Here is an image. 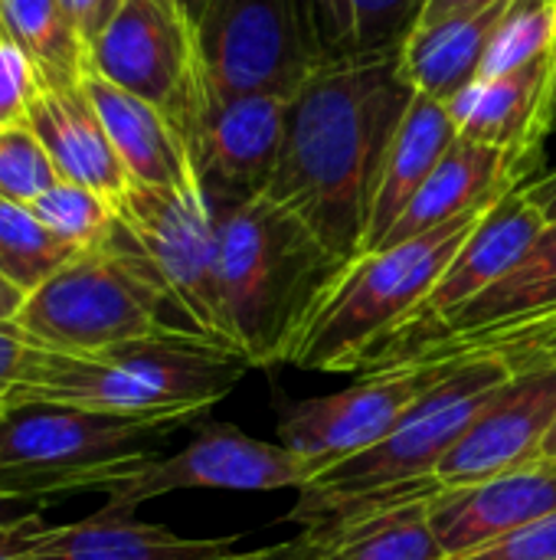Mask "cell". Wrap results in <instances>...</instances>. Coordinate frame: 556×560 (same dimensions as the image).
Returning a JSON list of instances; mask_svg holds the SVG:
<instances>
[{"instance_id":"6","label":"cell","mask_w":556,"mask_h":560,"mask_svg":"<svg viewBox=\"0 0 556 560\" xmlns=\"http://www.w3.org/2000/svg\"><path fill=\"white\" fill-rule=\"evenodd\" d=\"M164 308H174L167 289L118 223L105 246L75 253L33 289L13 325L46 351H98L170 328Z\"/></svg>"},{"instance_id":"24","label":"cell","mask_w":556,"mask_h":560,"mask_svg":"<svg viewBox=\"0 0 556 560\" xmlns=\"http://www.w3.org/2000/svg\"><path fill=\"white\" fill-rule=\"evenodd\" d=\"M505 7L456 13L439 20H419L400 49V69L413 92L449 105L459 92H465L485 66L495 30L505 16Z\"/></svg>"},{"instance_id":"1","label":"cell","mask_w":556,"mask_h":560,"mask_svg":"<svg viewBox=\"0 0 556 560\" xmlns=\"http://www.w3.org/2000/svg\"><path fill=\"white\" fill-rule=\"evenodd\" d=\"M400 59L328 66L285 108L265 197L295 213L341 262L364 253L387 148L413 102Z\"/></svg>"},{"instance_id":"43","label":"cell","mask_w":556,"mask_h":560,"mask_svg":"<svg viewBox=\"0 0 556 560\" xmlns=\"http://www.w3.org/2000/svg\"><path fill=\"white\" fill-rule=\"evenodd\" d=\"M541 456H551V459H556V417H554V427L547 430L544 446H541Z\"/></svg>"},{"instance_id":"32","label":"cell","mask_w":556,"mask_h":560,"mask_svg":"<svg viewBox=\"0 0 556 560\" xmlns=\"http://www.w3.org/2000/svg\"><path fill=\"white\" fill-rule=\"evenodd\" d=\"M59 180L43 141L26 121L0 128V200L33 207Z\"/></svg>"},{"instance_id":"35","label":"cell","mask_w":556,"mask_h":560,"mask_svg":"<svg viewBox=\"0 0 556 560\" xmlns=\"http://www.w3.org/2000/svg\"><path fill=\"white\" fill-rule=\"evenodd\" d=\"M56 3L62 7V13L69 16V23L75 26V33L92 49V43L102 36V30L111 23V16L121 10L125 0H56Z\"/></svg>"},{"instance_id":"7","label":"cell","mask_w":556,"mask_h":560,"mask_svg":"<svg viewBox=\"0 0 556 560\" xmlns=\"http://www.w3.org/2000/svg\"><path fill=\"white\" fill-rule=\"evenodd\" d=\"M174 430L164 420L108 417L72 407H16L0 417V502L59 492H105L144 443Z\"/></svg>"},{"instance_id":"36","label":"cell","mask_w":556,"mask_h":560,"mask_svg":"<svg viewBox=\"0 0 556 560\" xmlns=\"http://www.w3.org/2000/svg\"><path fill=\"white\" fill-rule=\"evenodd\" d=\"M29 351H33V345L23 338V331L13 322L0 325V407L7 400V394L13 390V384L20 381V374L29 361Z\"/></svg>"},{"instance_id":"16","label":"cell","mask_w":556,"mask_h":560,"mask_svg":"<svg viewBox=\"0 0 556 560\" xmlns=\"http://www.w3.org/2000/svg\"><path fill=\"white\" fill-rule=\"evenodd\" d=\"M554 52L505 75L475 79L446 108L462 138L508 151L528 180L537 177L551 131Z\"/></svg>"},{"instance_id":"30","label":"cell","mask_w":556,"mask_h":560,"mask_svg":"<svg viewBox=\"0 0 556 560\" xmlns=\"http://www.w3.org/2000/svg\"><path fill=\"white\" fill-rule=\"evenodd\" d=\"M29 210L43 220V226H49L62 243L75 246L79 253L105 246L118 233L115 200L72 180H56Z\"/></svg>"},{"instance_id":"5","label":"cell","mask_w":556,"mask_h":560,"mask_svg":"<svg viewBox=\"0 0 556 560\" xmlns=\"http://www.w3.org/2000/svg\"><path fill=\"white\" fill-rule=\"evenodd\" d=\"M514 374L492 358H469L452 364L439 381L380 443L318 466L298 489V502L288 522L301 532L324 528L357 509L380 505L419 489H439L436 469L459 443L475 413L505 387Z\"/></svg>"},{"instance_id":"22","label":"cell","mask_w":556,"mask_h":560,"mask_svg":"<svg viewBox=\"0 0 556 560\" xmlns=\"http://www.w3.org/2000/svg\"><path fill=\"white\" fill-rule=\"evenodd\" d=\"M436 492L419 489L305 532L298 538L301 560H446L429 525V499Z\"/></svg>"},{"instance_id":"2","label":"cell","mask_w":556,"mask_h":560,"mask_svg":"<svg viewBox=\"0 0 556 560\" xmlns=\"http://www.w3.org/2000/svg\"><path fill=\"white\" fill-rule=\"evenodd\" d=\"M246 371L249 364L239 354L184 325L98 351H46L33 345L3 410L72 407L180 427L220 404Z\"/></svg>"},{"instance_id":"19","label":"cell","mask_w":556,"mask_h":560,"mask_svg":"<svg viewBox=\"0 0 556 560\" xmlns=\"http://www.w3.org/2000/svg\"><path fill=\"white\" fill-rule=\"evenodd\" d=\"M556 308V226H547V233L534 243V249L514 266L501 282H495L488 292L452 312L449 318L429 322V325H406L397 328L367 361V371H380L390 358L400 351L433 341V338H456V335H475L498 325L537 318Z\"/></svg>"},{"instance_id":"11","label":"cell","mask_w":556,"mask_h":560,"mask_svg":"<svg viewBox=\"0 0 556 560\" xmlns=\"http://www.w3.org/2000/svg\"><path fill=\"white\" fill-rule=\"evenodd\" d=\"M315 463L295 456L279 443H262L236 427L210 423L174 456L154 459L141 453L115 469L105 486V509L134 512L138 505L170 492H282L301 489Z\"/></svg>"},{"instance_id":"21","label":"cell","mask_w":556,"mask_h":560,"mask_svg":"<svg viewBox=\"0 0 556 560\" xmlns=\"http://www.w3.org/2000/svg\"><path fill=\"white\" fill-rule=\"evenodd\" d=\"M43 560H229L242 555L239 535L187 538L131 512L102 509L82 522L43 528L33 545Z\"/></svg>"},{"instance_id":"18","label":"cell","mask_w":556,"mask_h":560,"mask_svg":"<svg viewBox=\"0 0 556 560\" xmlns=\"http://www.w3.org/2000/svg\"><path fill=\"white\" fill-rule=\"evenodd\" d=\"M524 184L528 177L508 151L459 135L380 246H393L459 217L482 213Z\"/></svg>"},{"instance_id":"34","label":"cell","mask_w":556,"mask_h":560,"mask_svg":"<svg viewBox=\"0 0 556 560\" xmlns=\"http://www.w3.org/2000/svg\"><path fill=\"white\" fill-rule=\"evenodd\" d=\"M459 560H556V512Z\"/></svg>"},{"instance_id":"17","label":"cell","mask_w":556,"mask_h":560,"mask_svg":"<svg viewBox=\"0 0 556 560\" xmlns=\"http://www.w3.org/2000/svg\"><path fill=\"white\" fill-rule=\"evenodd\" d=\"M547 233V220L541 210L528 200L524 187L505 194L495 207L482 213L462 249L452 256L449 269L423 302V308L406 318V325H429L439 318H449L482 292H488L495 282H501L521 259L534 249V243Z\"/></svg>"},{"instance_id":"13","label":"cell","mask_w":556,"mask_h":560,"mask_svg":"<svg viewBox=\"0 0 556 560\" xmlns=\"http://www.w3.org/2000/svg\"><path fill=\"white\" fill-rule=\"evenodd\" d=\"M285 108L288 98L279 95L203 98L184 131V144L213 213L269 190L282 151Z\"/></svg>"},{"instance_id":"40","label":"cell","mask_w":556,"mask_h":560,"mask_svg":"<svg viewBox=\"0 0 556 560\" xmlns=\"http://www.w3.org/2000/svg\"><path fill=\"white\" fill-rule=\"evenodd\" d=\"M23 299H26V295L0 276V325H7V322H13V318H16V312H20Z\"/></svg>"},{"instance_id":"33","label":"cell","mask_w":556,"mask_h":560,"mask_svg":"<svg viewBox=\"0 0 556 560\" xmlns=\"http://www.w3.org/2000/svg\"><path fill=\"white\" fill-rule=\"evenodd\" d=\"M43 92L33 66L10 43L0 39V128L13 121H26L29 105Z\"/></svg>"},{"instance_id":"25","label":"cell","mask_w":556,"mask_h":560,"mask_svg":"<svg viewBox=\"0 0 556 560\" xmlns=\"http://www.w3.org/2000/svg\"><path fill=\"white\" fill-rule=\"evenodd\" d=\"M456 138H459V128H456L449 108L442 102L416 92L390 148H387L383 167H380L364 253L377 249L387 240L393 223L403 217V210L419 194V187L429 180V174L436 171V164L442 161V154L452 148Z\"/></svg>"},{"instance_id":"26","label":"cell","mask_w":556,"mask_h":560,"mask_svg":"<svg viewBox=\"0 0 556 560\" xmlns=\"http://www.w3.org/2000/svg\"><path fill=\"white\" fill-rule=\"evenodd\" d=\"M308 10L328 69L397 59L426 0H308Z\"/></svg>"},{"instance_id":"37","label":"cell","mask_w":556,"mask_h":560,"mask_svg":"<svg viewBox=\"0 0 556 560\" xmlns=\"http://www.w3.org/2000/svg\"><path fill=\"white\" fill-rule=\"evenodd\" d=\"M20 502H0V551L29 545L46 525L43 512H16Z\"/></svg>"},{"instance_id":"29","label":"cell","mask_w":556,"mask_h":560,"mask_svg":"<svg viewBox=\"0 0 556 560\" xmlns=\"http://www.w3.org/2000/svg\"><path fill=\"white\" fill-rule=\"evenodd\" d=\"M75 253L29 207L0 200V276L23 295L39 289Z\"/></svg>"},{"instance_id":"15","label":"cell","mask_w":556,"mask_h":560,"mask_svg":"<svg viewBox=\"0 0 556 560\" xmlns=\"http://www.w3.org/2000/svg\"><path fill=\"white\" fill-rule=\"evenodd\" d=\"M551 512H556V459L551 456L475 486L439 489L429 499V525L446 560L465 558Z\"/></svg>"},{"instance_id":"23","label":"cell","mask_w":556,"mask_h":560,"mask_svg":"<svg viewBox=\"0 0 556 560\" xmlns=\"http://www.w3.org/2000/svg\"><path fill=\"white\" fill-rule=\"evenodd\" d=\"M82 89L92 98V105H95V112H98V118H102V125L134 184H147V187L200 184L193 174L187 144L180 141L177 128L157 105L111 85L108 79H102L95 72H88L82 79Z\"/></svg>"},{"instance_id":"3","label":"cell","mask_w":556,"mask_h":560,"mask_svg":"<svg viewBox=\"0 0 556 560\" xmlns=\"http://www.w3.org/2000/svg\"><path fill=\"white\" fill-rule=\"evenodd\" d=\"M216 233L220 299L236 351L249 368L285 364L311 302L344 262L265 194L216 213Z\"/></svg>"},{"instance_id":"9","label":"cell","mask_w":556,"mask_h":560,"mask_svg":"<svg viewBox=\"0 0 556 560\" xmlns=\"http://www.w3.org/2000/svg\"><path fill=\"white\" fill-rule=\"evenodd\" d=\"M197 49L213 98H292L324 69L308 0H210Z\"/></svg>"},{"instance_id":"10","label":"cell","mask_w":556,"mask_h":560,"mask_svg":"<svg viewBox=\"0 0 556 560\" xmlns=\"http://www.w3.org/2000/svg\"><path fill=\"white\" fill-rule=\"evenodd\" d=\"M88 72L157 105L180 141L210 95L197 30L174 0H125L92 43Z\"/></svg>"},{"instance_id":"20","label":"cell","mask_w":556,"mask_h":560,"mask_svg":"<svg viewBox=\"0 0 556 560\" xmlns=\"http://www.w3.org/2000/svg\"><path fill=\"white\" fill-rule=\"evenodd\" d=\"M26 125L43 141L59 180L98 190L115 203L134 184L82 85L43 89L26 112Z\"/></svg>"},{"instance_id":"44","label":"cell","mask_w":556,"mask_h":560,"mask_svg":"<svg viewBox=\"0 0 556 560\" xmlns=\"http://www.w3.org/2000/svg\"><path fill=\"white\" fill-rule=\"evenodd\" d=\"M551 131H556V43H554V95H551Z\"/></svg>"},{"instance_id":"28","label":"cell","mask_w":556,"mask_h":560,"mask_svg":"<svg viewBox=\"0 0 556 560\" xmlns=\"http://www.w3.org/2000/svg\"><path fill=\"white\" fill-rule=\"evenodd\" d=\"M469 358H492L505 364L511 374H534V371H556V308L537 318L498 325L475 335H456V338H433L419 341L397 358H390L383 368L400 364H459ZM380 368V371H383Z\"/></svg>"},{"instance_id":"27","label":"cell","mask_w":556,"mask_h":560,"mask_svg":"<svg viewBox=\"0 0 556 560\" xmlns=\"http://www.w3.org/2000/svg\"><path fill=\"white\" fill-rule=\"evenodd\" d=\"M0 39L33 66L43 89L82 85L88 46L56 0H0Z\"/></svg>"},{"instance_id":"31","label":"cell","mask_w":556,"mask_h":560,"mask_svg":"<svg viewBox=\"0 0 556 560\" xmlns=\"http://www.w3.org/2000/svg\"><path fill=\"white\" fill-rule=\"evenodd\" d=\"M556 43V0H514L508 3L492 49L485 56L482 75H505L511 69H521L541 56H551Z\"/></svg>"},{"instance_id":"41","label":"cell","mask_w":556,"mask_h":560,"mask_svg":"<svg viewBox=\"0 0 556 560\" xmlns=\"http://www.w3.org/2000/svg\"><path fill=\"white\" fill-rule=\"evenodd\" d=\"M177 7H180V13L190 20V26L197 30V23H200V16H203V10H206V3L210 0H174Z\"/></svg>"},{"instance_id":"39","label":"cell","mask_w":556,"mask_h":560,"mask_svg":"<svg viewBox=\"0 0 556 560\" xmlns=\"http://www.w3.org/2000/svg\"><path fill=\"white\" fill-rule=\"evenodd\" d=\"M514 0H426V10L419 20H439V16H456V13H478L492 7H505Z\"/></svg>"},{"instance_id":"14","label":"cell","mask_w":556,"mask_h":560,"mask_svg":"<svg viewBox=\"0 0 556 560\" xmlns=\"http://www.w3.org/2000/svg\"><path fill=\"white\" fill-rule=\"evenodd\" d=\"M556 417V371L514 374L475 413L436 469L439 489L475 486L541 459Z\"/></svg>"},{"instance_id":"4","label":"cell","mask_w":556,"mask_h":560,"mask_svg":"<svg viewBox=\"0 0 556 560\" xmlns=\"http://www.w3.org/2000/svg\"><path fill=\"white\" fill-rule=\"evenodd\" d=\"M482 213L344 262L311 302L285 364L324 374L364 371L370 354L423 308Z\"/></svg>"},{"instance_id":"38","label":"cell","mask_w":556,"mask_h":560,"mask_svg":"<svg viewBox=\"0 0 556 560\" xmlns=\"http://www.w3.org/2000/svg\"><path fill=\"white\" fill-rule=\"evenodd\" d=\"M524 194L528 200L541 210V217L547 220V226H556V171L544 174V177H534L524 184Z\"/></svg>"},{"instance_id":"42","label":"cell","mask_w":556,"mask_h":560,"mask_svg":"<svg viewBox=\"0 0 556 560\" xmlns=\"http://www.w3.org/2000/svg\"><path fill=\"white\" fill-rule=\"evenodd\" d=\"M33 545V541H29ZM29 545H23V548H3L0 551V560H43Z\"/></svg>"},{"instance_id":"45","label":"cell","mask_w":556,"mask_h":560,"mask_svg":"<svg viewBox=\"0 0 556 560\" xmlns=\"http://www.w3.org/2000/svg\"><path fill=\"white\" fill-rule=\"evenodd\" d=\"M0 417H3V407H0Z\"/></svg>"},{"instance_id":"8","label":"cell","mask_w":556,"mask_h":560,"mask_svg":"<svg viewBox=\"0 0 556 560\" xmlns=\"http://www.w3.org/2000/svg\"><path fill=\"white\" fill-rule=\"evenodd\" d=\"M121 230L144 253L180 322L197 335L236 351L220 299L216 213L200 184L147 187L131 184L115 203ZM242 358V354H239Z\"/></svg>"},{"instance_id":"12","label":"cell","mask_w":556,"mask_h":560,"mask_svg":"<svg viewBox=\"0 0 556 560\" xmlns=\"http://www.w3.org/2000/svg\"><path fill=\"white\" fill-rule=\"evenodd\" d=\"M449 371L452 364L383 368L338 394L288 404L279 417V446L315 463V469L347 459L380 443Z\"/></svg>"}]
</instances>
